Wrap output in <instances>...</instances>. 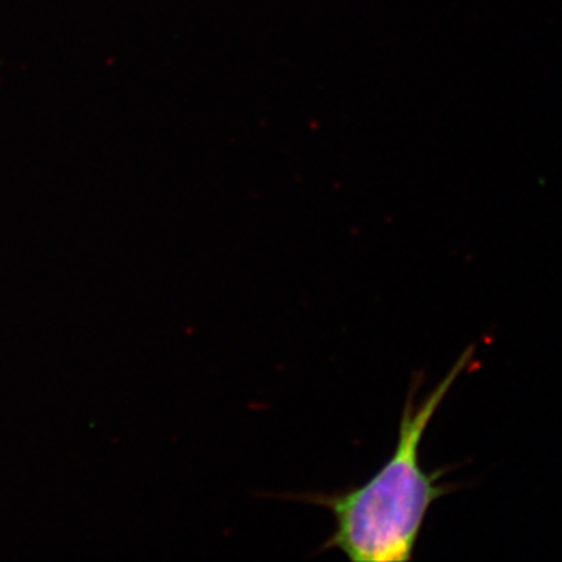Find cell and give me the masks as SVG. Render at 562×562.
<instances>
[{"instance_id":"cell-1","label":"cell","mask_w":562,"mask_h":562,"mask_svg":"<svg viewBox=\"0 0 562 562\" xmlns=\"http://www.w3.org/2000/svg\"><path fill=\"white\" fill-rule=\"evenodd\" d=\"M469 347L446 379L417 405L413 383L403 408L394 453L369 482L335 494L303 495L302 502L327 508L335 517V531L324 550H339L353 562H406L414 558L422 527L432 503L449 494L439 484L441 472L422 469V438L458 376L472 361Z\"/></svg>"}]
</instances>
